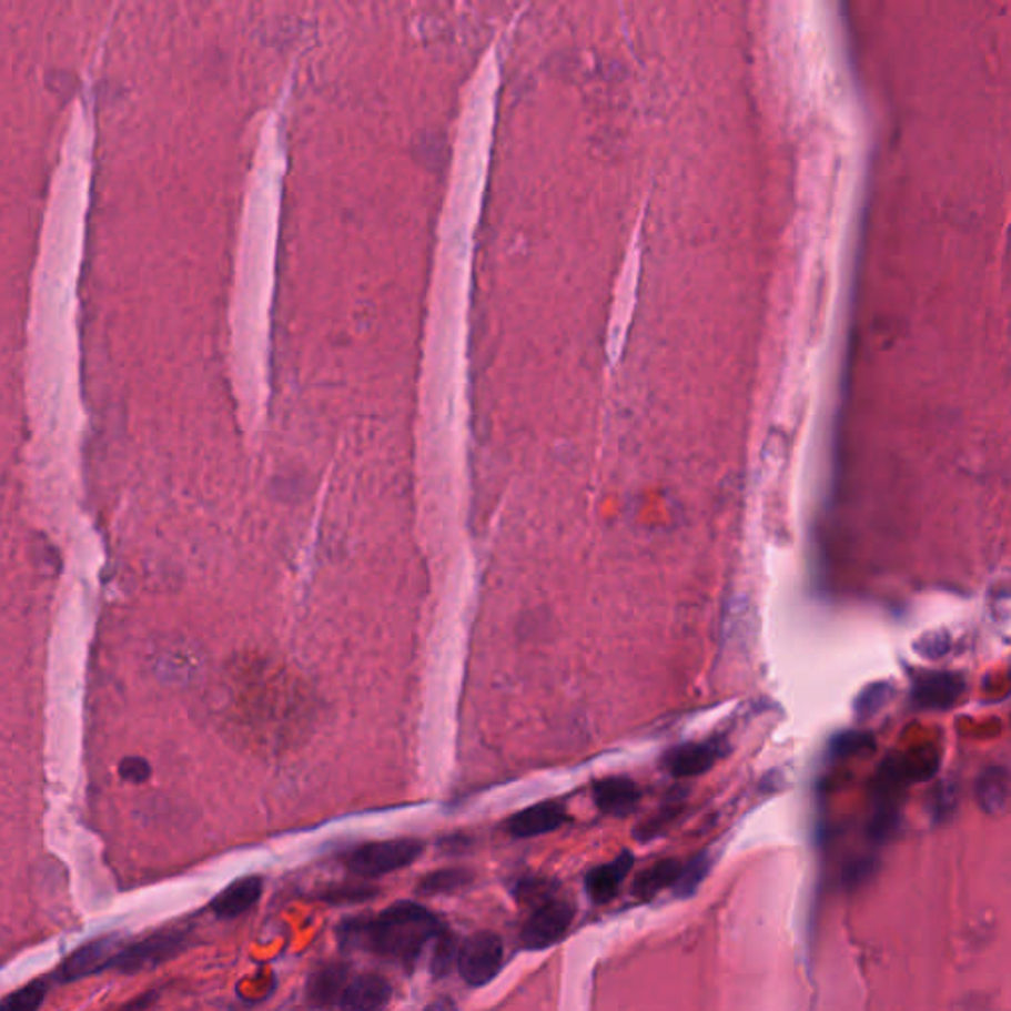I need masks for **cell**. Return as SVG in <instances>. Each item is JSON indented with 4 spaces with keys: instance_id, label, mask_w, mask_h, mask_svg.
Masks as SVG:
<instances>
[{
    "instance_id": "6da1fadb",
    "label": "cell",
    "mask_w": 1011,
    "mask_h": 1011,
    "mask_svg": "<svg viewBox=\"0 0 1011 1011\" xmlns=\"http://www.w3.org/2000/svg\"><path fill=\"white\" fill-rule=\"evenodd\" d=\"M441 922L423 904L402 901L374 919H356L341 929L350 944H360L377 957L413 964L431 940L437 939Z\"/></svg>"
},
{
    "instance_id": "7a4b0ae2",
    "label": "cell",
    "mask_w": 1011,
    "mask_h": 1011,
    "mask_svg": "<svg viewBox=\"0 0 1011 1011\" xmlns=\"http://www.w3.org/2000/svg\"><path fill=\"white\" fill-rule=\"evenodd\" d=\"M423 853V841L403 840L370 841L348 851L344 858L346 868L360 878H382L397 869L412 866Z\"/></svg>"
},
{
    "instance_id": "3957f363",
    "label": "cell",
    "mask_w": 1011,
    "mask_h": 1011,
    "mask_svg": "<svg viewBox=\"0 0 1011 1011\" xmlns=\"http://www.w3.org/2000/svg\"><path fill=\"white\" fill-rule=\"evenodd\" d=\"M504 942L491 931L476 932L461 944L458 974L473 988L488 984L501 972Z\"/></svg>"
},
{
    "instance_id": "277c9868",
    "label": "cell",
    "mask_w": 1011,
    "mask_h": 1011,
    "mask_svg": "<svg viewBox=\"0 0 1011 1011\" xmlns=\"http://www.w3.org/2000/svg\"><path fill=\"white\" fill-rule=\"evenodd\" d=\"M575 917V907L565 899H547L544 903L536 904L534 913L529 914L522 927V944L524 949H549L555 942L564 939L565 932L572 927Z\"/></svg>"
},
{
    "instance_id": "5b68a950",
    "label": "cell",
    "mask_w": 1011,
    "mask_h": 1011,
    "mask_svg": "<svg viewBox=\"0 0 1011 1011\" xmlns=\"http://www.w3.org/2000/svg\"><path fill=\"white\" fill-rule=\"evenodd\" d=\"M182 947H184V937L180 932L154 934L151 939L133 944L129 949L119 950L111 962V968H115L119 972L133 974L143 968L156 967L174 954H179Z\"/></svg>"
},
{
    "instance_id": "8992f818",
    "label": "cell",
    "mask_w": 1011,
    "mask_h": 1011,
    "mask_svg": "<svg viewBox=\"0 0 1011 1011\" xmlns=\"http://www.w3.org/2000/svg\"><path fill=\"white\" fill-rule=\"evenodd\" d=\"M964 694V678L952 671H922L914 676L911 698L922 709L942 711L957 706Z\"/></svg>"
},
{
    "instance_id": "52a82bcc",
    "label": "cell",
    "mask_w": 1011,
    "mask_h": 1011,
    "mask_svg": "<svg viewBox=\"0 0 1011 1011\" xmlns=\"http://www.w3.org/2000/svg\"><path fill=\"white\" fill-rule=\"evenodd\" d=\"M721 751H724L721 739L684 744L670 749V752L664 757V767L676 779L699 777L716 765L717 759L721 757Z\"/></svg>"
},
{
    "instance_id": "ba28073f",
    "label": "cell",
    "mask_w": 1011,
    "mask_h": 1011,
    "mask_svg": "<svg viewBox=\"0 0 1011 1011\" xmlns=\"http://www.w3.org/2000/svg\"><path fill=\"white\" fill-rule=\"evenodd\" d=\"M567 820L564 806L555 800L537 802L512 816L506 828L514 838H536L544 833L555 832Z\"/></svg>"
},
{
    "instance_id": "9c48e42d",
    "label": "cell",
    "mask_w": 1011,
    "mask_h": 1011,
    "mask_svg": "<svg viewBox=\"0 0 1011 1011\" xmlns=\"http://www.w3.org/2000/svg\"><path fill=\"white\" fill-rule=\"evenodd\" d=\"M115 949V937L93 940L90 944L75 950L72 957L63 962L62 968H60V978H62L63 982H72V980H80V978H85V975L99 974V972L108 970V968H111V962H113L117 952H119Z\"/></svg>"
},
{
    "instance_id": "30bf717a",
    "label": "cell",
    "mask_w": 1011,
    "mask_h": 1011,
    "mask_svg": "<svg viewBox=\"0 0 1011 1011\" xmlns=\"http://www.w3.org/2000/svg\"><path fill=\"white\" fill-rule=\"evenodd\" d=\"M593 798L603 815L625 818L633 815L640 802V788L627 777H609L593 785Z\"/></svg>"
},
{
    "instance_id": "8fae6325",
    "label": "cell",
    "mask_w": 1011,
    "mask_h": 1011,
    "mask_svg": "<svg viewBox=\"0 0 1011 1011\" xmlns=\"http://www.w3.org/2000/svg\"><path fill=\"white\" fill-rule=\"evenodd\" d=\"M633 866H635L633 853L623 851L609 863H603L599 868L592 869L585 878V891L593 903L605 904L613 901Z\"/></svg>"
},
{
    "instance_id": "7c38bea8",
    "label": "cell",
    "mask_w": 1011,
    "mask_h": 1011,
    "mask_svg": "<svg viewBox=\"0 0 1011 1011\" xmlns=\"http://www.w3.org/2000/svg\"><path fill=\"white\" fill-rule=\"evenodd\" d=\"M392 1000V985L377 974L354 978L342 993V1011H384Z\"/></svg>"
},
{
    "instance_id": "4fadbf2b",
    "label": "cell",
    "mask_w": 1011,
    "mask_h": 1011,
    "mask_svg": "<svg viewBox=\"0 0 1011 1011\" xmlns=\"http://www.w3.org/2000/svg\"><path fill=\"white\" fill-rule=\"evenodd\" d=\"M263 889L261 878H243L233 881L232 886L224 889L220 896L215 897L212 903V911L218 917H240V914L250 911L253 904L257 903Z\"/></svg>"
},
{
    "instance_id": "5bb4252c",
    "label": "cell",
    "mask_w": 1011,
    "mask_h": 1011,
    "mask_svg": "<svg viewBox=\"0 0 1011 1011\" xmlns=\"http://www.w3.org/2000/svg\"><path fill=\"white\" fill-rule=\"evenodd\" d=\"M681 866L678 859H663L645 869L633 883V896L640 901H650L653 897L663 893L664 889L676 887L680 879Z\"/></svg>"
},
{
    "instance_id": "9a60e30c",
    "label": "cell",
    "mask_w": 1011,
    "mask_h": 1011,
    "mask_svg": "<svg viewBox=\"0 0 1011 1011\" xmlns=\"http://www.w3.org/2000/svg\"><path fill=\"white\" fill-rule=\"evenodd\" d=\"M346 975H348V970L341 964H332V967L316 972L309 984V998L323 1008H328L332 1003H341L342 993L348 985L344 984Z\"/></svg>"
},
{
    "instance_id": "2e32d148",
    "label": "cell",
    "mask_w": 1011,
    "mask_h": 1011,
    "mask_svg": "<svg viewBox=\"0 0 1011 1011\" xmlns=\"http://www.w3.org/2000/svg\"><path fill=\"white\" fill-rule=\"evenodd\" d=\"M471 873L465 869H441L431 873L419 883V891L423 896H443V893H455L458 889L468 886Z\"/></svg>"
},
{
    "instance_id": "e0dca14e",
    "label": "cell",
    "mask_w": 1011,
    "mask_h": 1011,
    "mask_svg": "<svg viewBox=\"0 0 1011 1011\" xmlns=\"http://www.w3.org/2000/svg\"><path fill=\"white\" fill-rule=\"evenodd\" d=\"M44 995L46 984L42 980H38V982L20 988L17 992L9 993L0 1003V1011H37L44 1002Z\"/></svg>"
},
{
    "instance_id": "ac0fdd59",
    "label": "cell",
    "mask_w": 1011,
    "mask_h": 1011,
    "mask_svg": "<svg viewBox=\"0 0 1011 1011\" xmlns=\"http://www.w3.org/2000/svg\"><path fill=\"white\" fill-rule=\"evenodd\" d=\"M709 868H711V861L707 858V853H699L696 858L689 859L688 866L681 868L680 879L676 883V896H691L698 889L699 883L706 879Z\"/></svg>"
},
{
    "instance_id": "d6986e66",
    "label": "cell",
    "mask_w": 1011,
    "mask_h": 1011,
    "mask_svg": "<svg viewBox=\"0 0 1011 1011\" xmlns=\"http://www.w3.org/2000/svg\"><path fill=\"white\" fill-rule=\"evenodd\" d=\"M458 944L457 937L451 932H441L435 942V952H433V974L445 975L448 970L458 964Z\"/></svg>"
},
{
    "instance_id": "ffe728a7",
    "label": "cell",
    "mask_w": 1011,
    "mask_h": 1011,
    "mask_svg": "<svg viewBox=\"0 0 1011 1011\" xmlns=\"http://www.w3.org/2000/svg\"><path fill=\"white\" fill-rule=\"evenodd\" d=\"M891 696H893L891 684H886V681L873 684L859 694L858 701H856V714L859 717L876 716L881 707L889 704Z\"/></svg>"
},
{
    "instance_id": "44dd1931",
    "label": "cell",
    "mask_w": 1011,
    "mask_h": 1011,
    "mask_svg": "<svg viewBox=\"0 0 1011 1011\" xmlns=\"http://www.w3.org/2000/svg\"><path fill=\"white\" fill-rule=\"evenodd\" d=\"M980 792L985 802L998 805L1005 797V779L1002 770H988L982 780H980Z\"/></svg>"
},
{
    "instance_id": "7402d4cb",
    "label": "cell",
    "mask_w": 1011,
    "mask_h": 1011,
    "mask_svg": "<svg viewBox=\"0 0 1011 1011\" xmlns=\"http://www.w3.org/2000/svg\"><path fill=\"white\" fill-rule=\"evenodd\" d=\"M119 775L127 782L141 785V782H146L149 777H151V765L144 761L143 757H127L119 765Z\"/></svg>"
},
{
    "instance_id": "603a6c76",
    "label": "cell",
    "mask_w": 1011,
    "mask_h": 1011,
    "mask_svg": "<svg viewBox=\"0 0 1011 1011\" xmlns=\"http://www.w3.org/2000/svg\"><path fill=\"white\" fill-rule=\"evenodd\" d=\"M947 648H949V636L942 635V633L922 636L921 640L914 645V650H919L924 658H939L940 654L947 653Z\"/></svg>"
},
{
    "instance_id": "cb8c5ba5",
    "label": "cell",
    "mask_w": 1011,
    "mask_h": 1011,
    "mask_svg": "<svg viewBox=\"0 0 1011 1011\" xmlns=\"http://www.w3.org/2000/svg\"><path fill=\"white\" fill-rule=\"evenodd\" d=\"M455 1010H457V1008H455V1002H453V1000H448V998H441V1000H437V1002L431 1003V1005H427V1008H425V1010H423V1011H455Z\"/></svg>"
}]
</instances>
